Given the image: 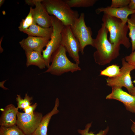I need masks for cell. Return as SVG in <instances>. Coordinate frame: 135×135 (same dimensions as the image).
<instances>
[{
	"label": "cell",
	"mask_w": 135,
	"mask_h": 135,
	"mask_svg": "<svg viewBox=\"0 0 135 135\" xmlns=\"http://www.w3.org/2000/svg\"><path fill=\"white\" fill-rule=\"evenodd\" d=\"M120 66L116 64L109 66L100 71V76H108L112 78L119 75L120 73Z\"/></svg>",
	"instance_id": "ffe728a7"
},
{
	"label": "cell",
	"mask_w": 135,
	"mask_h": 135,
	"mask_svg": "<svg viewBox=\"0 0 135 135\" xmlns=\"http://www.w3.org/2000/svg\"><path fill=\"white\" fill-rule=\"evenodd\" d=\"M61 44L64 48L69 56L75 63L80 64L79 52L80 47L79 42L73 34L70 26H64L62 32Z\"/></svg>",
	"instance_id": "ba28073f"
},
{
	"label": "cell",
	"mask_w": 135,
	"mask_h": 135,
	"mask_svg": "<svg viewBox=\"0 0 135 135\" xmlns=\"http://www.w3.org/2000/svg\"><path fill=\"white\" fill-rule=\"evenodd\" d=\"M92 122L87 124L85 128L82 130L79 129L78 132L81 135H106L109 130V128L108 126L105 129L100 130L98 132L95 134L94 132L92 131L89 132L90 128L92 126Z\"/></svg>",
	"instance_id": "cb8c5ba5"
},
{
	"label": "cell",
	"mask_w": 135,
	"mask_h": 135,
	"mask_svg": "<svg viewBox=\"0 0 135 135\" xmlns=\"http://www.w3.org/2000/svg\"><path fill=\"white\" fill-rule=\"evenodd\" d=\"M48 14L56 18L64 26H70L79 15L77 11L72 10L65 0H42Z\"/></svg>",
	"instance_id": "3957f363"
},
{
	"label": "cell",
	"mask_w": 135,
	"mask_h": 135,
	"mask_svg": "<svg viewBox=\"0 0 135 135\" xmlns=\"http://www.w3.org/2000/svg\"><path fill=\"white\" fill-rule=\"evenodd\" d=\"M25 52L26 58L27 67L34 65L37 66L40 69H43L46 67L42 52L34 50Z\"/></svg>",
	"instance_id": "2e32d148"
},
{
	"label": "cell",
	"mask_w": 135,
	"mask_h": 135,
	"mask_svg": "<svg viewBox=\"0 0 135 135\" xmlns=\"http://www.w3.org/2000/svg\"><path fill=\"white\" fill-rule=\"evenodd\" d=\"M84 17V14L81 13L79 17L70 26L73 34L79 42L80 52L82 54H84V49L86 46L88 45L94 46L92 29L90 27L86 26Z\"/></svg>",
	"instance_id": "8992f818"
},
{
	"label": "cell",
	"mask_w": 135,
	"mask_h": 135,
	"mask_svg": "<svg viewBox=\"0 0 135 135\" xmlns=\"http://www.w3.org/2000/svg\"><path fill=\"white\" fill-rule=\"evenodd\" d=\"M50 38L28 36L19 42L21 47L25 52L34 50L42 52Z\"/></svg>",
	"instance_id": "4fadbf2b"
},
{
	"label": "cell",
	"mask_w": 135,
	"mask_h": 135,
	"mask_svg": "<svg viewBox=\"0 0 135 135\" xmlns=\"http://www.w3.org/2000/svg\"><path fill=\"white\" fill-rule=\"evenodd\" d=\"M51 16L52 32L46 48L42 52V56L47 68L50 66L52 55L61 45V33L64 26L62 22L55 17Z\"/></svg>",
	"instance_id": "5b68a950"
},
{
	"label": "cell",
	"mask_w": 135,
	"mask_h": 135,
	"mask_svg": "<svg viewBox=\"0 0 135 135\" xmlns=\"http://www.w3.org/2000/svg\"><path fill=\"white\" fill-rule=\"evenodd\" d=\"M32 99V97L29 96L28 93L25 94L24 98H22L20 95L17 94L16 100L17 102V107L18 109H24L31 105V101Z\"/></svg>",
	"instance_id": "603a6c76"
},
{
	"label": "cell",
	"mask_w": 135,
	"mask_h": 135,
	"mask_svg": "<svg viewBox=\"0 0 135 135\" xmlns=\"http://www.w3.org/2000/svg\"><path fill=\"white\" fill-rule=\"evenodd\" d=\"M26 3L29 5H34L32 8L34 21L38 25L44 28L52 26L51 16L48 12L42 2V0H26Z\"/></svg>",
	"instance_id": "30bf717a"
},
{
	"label": "cell",
	"mask_w": 135,
	"mask_h": 135,
	"mask_svg": "<svg viewBox=\"0 0 135 135\" xmlns=\"http://www.w3.org/2000/svg\"><path fill=\"white\" fill-rule=\"evenodd\" d=\"M43 116L40 112H34L32 114L18 112L16 125L25 135H32L38 128Z\"/></svg>",
	"instance_id": "9c48e42d"
},
{
	"label": "cell",
	"mask_w": 135,
	"mask_h": 135,
	"mask_svg": "<svg viewBox=\"0 0 135 135\" xmlns=\"http://www.w3.org/2000/svg\"><path fill=\"white\" fill-rule=\"evenodd\" d=\"M107 28L102 23L94 39V46L96 50L93 54L95 62L100 65H105L110 63L119 55L120 46L112 44L108 38Z\"/></svg>",
	"instance_id": "6da1fadb"
},
{
	"label": "cell",
	"mask_w": 135,
	"mask_h": 135,
	"mask_svg": "<svg viewBox=\"0 0 135 135\" xmlns=\"http://www.w3.org/2000/svg\"><path fill=\"white\" fill-rule=\"evenodd\" d=\"M66 52L64 47L61 44L52 55L51 64L44 72L60 76L65 73H73L81 70L78 64L69 60L67 56Z\"/></svg>",
	"instance_id": "277c9868"
},
{
	"label": "cell",
	"mask_w": 135,
	"mask_h": 135,
	"mask_svg": "<svg viewBox=\"0 0 135 135\" xmlns=\"http://www.w3.org/2000/svg\"><path fill=\"white\" fill-rule=\"evenodd\" d=\"M131 129L132 131L135 135V121L133 122L131 127Z\"/></svg>",
	"instance_id": "f546056e"
},
{
	"label": "cell",
	"mask_w": 135,
	"mask_h": 135,
	"mask_svg": "<svg viewBox=\"0 0 135 135\" xmlns=\"http://www.w3.org/2000/svg\"><path fill=\"white\" fill-rule=\"evenodd\" d=\"M130 0H112L110 7L112 8H122L127 6Z\"/></svg>",
	"instance_id": "d4e9b609"
},
{
	"label": "cell",
	"mask_w": 135,
	"mask_h": 135,
	"mask_svg": "<svg viewBox=\"0 0 135 135\" xmlns=\"http://www.w3.org/2000/svg\"><path fill=\"white\" fill-rule=\"evenodd\" d=\"M18 109L17 107L12 104L6 106L0 117V126L9 127L16 125Z\"/></svg>",
	"instance_id": "5bb4252c"
},
{
	"label": "cell",
	"mask_w": 135,
	"mask_h": 135,
	"mask_svg": "<svg viewBox=\"0 0 135 135\" xmlns=\"http://www.w3.org/2000/svg\"><path fill=\"white\" fill-rule=\"evenodd\" d=\"M134 82L135 83V78ZM129 93L131 95L135 96V86L134 87Z\"/></svg>",
	"instance_id": "f1b7e54d"
},
{
	"label": "cell",
	"mask_w": 135,
	"mask_h": 135,
	"mask_svg": "<svg viewBox=\"0 0 135 135\" xmlns=\"http://www.w3.org/2000/svg\"><path fill=\"white\" fill-rule=\"evenodd\" d=\"M95 12L98 14L103 12L104 14L119 18L124 23L126 24L128 16L135 13V10L130 9L128 6L119 8L108 6L98 8L96 10Z\"/></svg>",
	"instance_id": "7c38bea8"
},
{
	"label": "cell",
	"mask_w": 135,
	"mask_h": 135,
	"mask_svg": "<svg viewBox=\"0 0 135 135\" xmlns=\"http://www.w3.org/2000/svg\"><path fill=\"white\" fill-rule=\"evenodd\" d=\"M102 21L109 32V40L111 43L122 45L127 48L130 47L131 43L127 36L129 30L126 24L119 18L105 14L102 16Z\"/></svg>",
	"instance_id": "7a4b0ae2"
},
{
	"label": "cell",
	"mask_w": 135,
	"mask_h": 135,
	"mask_svg": "<svg viewBox=\"0 0 135 135\" xmlns=\"http://www.w3.org/2000/svg\"><path fill=\"white\" fill-rule=\"evenodd\" d=\"M59 104V99L56 98L53 108L50 112L43 116L39 125L32 135H48L47 131L49 123L52 116L59 112L58 108Z\"/></svg>",
	"instance_id": "9a60e30c"
},
{
	"label": "cell",
	"mask_w": 135,
	"mask_h": 135,
	"mask_svg": "<svg viewBox=\"0 0 135 135\" xmlns=\"http://www.w3.org/2000/svg\"><path fill=\"white\" fill-rule=\"evenodd\" d=\"M4 0H0V6H1L2 5V4L4 3Z\"/></svg>",
	"instance_id": "4dcf8cb0"
},
{
	"label": "cell",
	"mask_w": 135,
	"mask_h": 135,
	"mask_svg": "<svg viewBox=\"0 0 135 135\" xmlns=\"http://www.w3.org/2000/svg\"><path fill=\"white\" fill-rule=\"evenodd\" d=\"M37 104L36 102L32 105L29 106L23 109L25 113L28 114H32L34 112L37 106Z\"/></svg>",
	"instance_id": "4316f807"
},
{
	"label": "cell",
	"mask_w": 135,
	"mask_h": 135,
	"mask_svg": "<svg viewBox=\"0 0 135 135\" xmlns=\"http://www.w3.org/2000/svg\"><path fill=\"white\" fill-rule=\"evenodd\" d=\"M127 25L129 30L128 36L132 44V51L135 50V13L132 14L128 18Z\"/></svg>",
	"instance_id": "ac0fdd59"
},
{
	"label": "cell",
	"mask_w": 135,
	"mask_h": 135,
	"mask_svg": "<svg viewBox=\"0 0 135 135\" xmlns=\"http://www.w3.org/2000/svg\"><path fill=\"white\" fill-rule=\"evenodd\" d=\"M111 92L106 97L107 100H115L122 102L126 110L135 114V96L123 91L122 88L112 87Z\"/></svg>",
	"instance_id": "8fae6325"
},
{
	"label": "cell",
	"mask_w": 135,
	"mask_h": 135,
	"mask_svg": "<svg viewBox=\"0 0 135 135\" xmlns=\"http://www.w3.org/2000/svg\"><path fill=\"white\" fill-rule=\"evenodd\" d=\"M97 0H66L65 1L71 8H87L93 6Z\"/></svg>",
	"instance_id": "d6986e66"
},
{
	"label": "cell",
	"mask_w": 135,
	"mask_h": 135,
	"mask_svg": "<svg viewBox=\"0 0 135 135\" xmlns=\"http://www.w3.org/2000/svg\"><path fill=\"white\" fill-rule=\"evenodd\" d=\"M52 27L44 28L38 25L34 22L28 29L23 32L28 36L50 38Z\"/></svg>",
	"instance_id": "e0dca14e"
},
{
	"label": "cell",
	"mask_w": 135,
	"mask_h": 135,
	"mask_svg": "<svg viewBox=\"0 0 135 135\" xmlns=\"http://www.w3.org/2000/svg\"><path fill=\"white\" fill-rule=\"evenodd\" d=\"M126 61L130 64L135 66V50L132 51L128 55L124 58Z\"/></svg>",
	"instance_id": "484cf974"
},
{
	"label": "cell",
	"mask_w": 135,
	"mask_h": 135,
	"mask_svg": "<svg viewBox=\"0 0 135 135\" xmlns=\"http://www.w3.org/2000/svg\"><path fill=\"white\" fill-rule=\"evenodd\" d=\"M128 6L131 9L135 10V0H130Z\"/></svg>",
	"instance_id": "83f0119b"
},
{
	"label": "cell",
	"mask_w": 135,
	"mask_h": 135,
	"mask_svg": "<svg viewBox=\"0 0 135 135\" xmlns=\"http://www.w3.org/2000/svg\"><path fill=\"white\" fill-rule=\"evenodd\" d=\"M122 66L120 68V73L118 76L106 80V85L112 87L126 88L129 93L134 86L132 80L130 73L135 69V66L126 62L124 58L122 59Z\"/></svg>",
	"instance_id": "52a82bcc"
},
{
	"label": "cell",
	"mask_w": 135,
	"mask_h": 135,
	"mask_svg": "<svg viewBox=\"0 0 135 135\" xmlns=\"http://www.w3.org/2000/svg\"><path fill=\"white\" fill-rule=\"evenodd\" d=\"M0 135H25L16 125L6 127L0 126Z\"/></svg>",
	"instance_id": "44dd1931"
},
{
	"label": "cell",
	"mask_w": 135,
	"mask_h": 135,
	"mask_svg": "<svg viewBox=\"0 0 135 135\" xmlns=\"http://www.w3.org/2000/svg\"><path fill=\"white\" fill-rule=\"evenodd\" d=\"M32 8L30 7L29 12L24 19H23L20 23L18 29L20 31L23 32L29 28L33 24L34 21L33 17Z\"/></svg>",
	"instance_id": "7402d4cb"
}]
</instances>
